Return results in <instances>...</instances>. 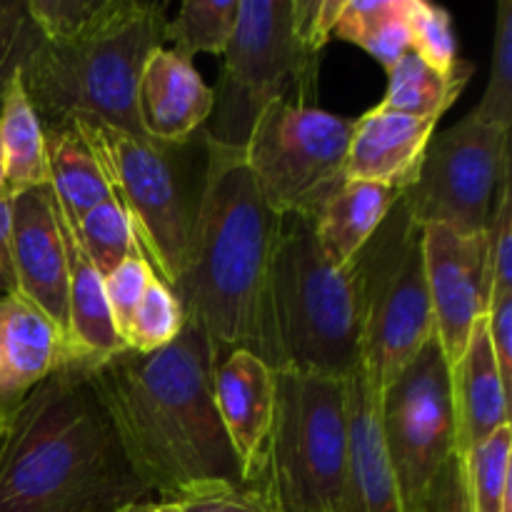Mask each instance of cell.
<instances>
[{"label": "cell", "instance_id": "e0dca14e", "mask_svg": "<svg viewBox=\"0 0 512 512\" xmlns=\"http://www.w3.org/2000/svg\"><path fill=\"white\" fill-rule=\"evenodd\" d=\"M135 105L145 138L185 143L208 123L213 113V88L205 85L193 60L160 45L145 60Z\"/></svg>", "mask_w": 512, "mask_h": 512}, {"label": "cell", "instance_id": "7402d4cb", "mask_svg": "<svg viewBox=\"0 0 512 512\" xmlns=\"http://www.w3.org/2000/svg\"><path fill=\"white\" fill-rule=\"evenodd\" d=\"M43 133L55 203L65 220L75 225L90 210L113 198V193L98 160L73 123L43 128Z\"/></svg>", "mask_w": 512, "mask_h": 512}, {"label": "cell", "instance_id": "8fae6325", "mask_svg": "<svg viewBox=\"0 0 512 512\" xmlns=\"http://www.w3.org/2000/svg\"><path fill=\"white\" fill-rule=\"evenodd\" d=\"M380 423L403 512H428L435 480L455 455L450 365L435 335L383 390Z\"/></svg>", "mask_w": 512, "mask_h": 512}, {"label": "cell", "instance_id": "83f0119b", "mask_svg": "<svg viewBox=\"0 0 512 512\" xmlns=\"http://www.w3.org/2000/svg\"><path fill=\"white\" fill-rule=\"evenodd\" d=\"M70 230L78 238L80 248L88 255L93 268L100 273V278L113 273L128 255L140 248L133 223L128 220L125 210L115 203V198L90 210L78 223L70 225Z\"/></svg>", "mask_w": 512, "mask_h": 512}, {"label": "cell", "instance_id": "74e56055", "mask_svg": "<svg viewBox=\"0 0 512 512\" xmlns=\"http://www.w3.org/2000/svg\"><path fill=\"white\" fill-rule=\"evenodd\" d=\"M428 512H473L470 510L468 490H465L463 460L460 455H453L440 470L438 480L430 493Z\"/></svg>", "mask_w": 512, "mask_h": 512}, {"label": "cell", "instance_id": "7a4b0ae2", "mask_svg": "<svg viewBox=\"0 0 512 512\" xmlns=\"http://www.w3.org/2000/svg\"><path fill=\"white\" fill-rule=\"evenodd\" d=\"M65 358L0 415V512H118L150 495L95 390Z\"/></svg>", "mask_w": 512, "mask_h": 512}, {"label": "cell", "instance_id": "836d02e7", "mask_svg": "<svg viewBox=\"0 0 512 512\" xmlns=\"http://www.w3.org/2000/svg\"><path fill=\"white\" fill-rule=\"evenodd\" d=\"M38 40L40 33L30 20L28 0H0V100Z\"/></svg>", "mask_w": 512, "mask_h": 512}, {"label": "cell", "instance_id": "e575fe53", "mask_svg": "<svg viewBox=\"0 0 512 512\" xmlns=\"http://www.w3.org/2000/svg\"><path fill=\"white\" fill-rule=\"evenodd\" d=\"M490 268H493V295L512 293V195H510V168L500 178L495 193L493 215L488 223Z\"/></svg>", "mask_w": 512, "mask_h": 512}, {"label": "cell", "instance_id": "8992f818", "mask_svg": "<svg viewBox=\"0 0 512 512\" xmlns=\"http://www.w3.org/2000/svg\"><path fill=\"white\" fill-rule=\"evenodd\" d=\"M133 223L155 275L173 288L188 265L205 185V133L158 143L93 120H70Z\"/></svg>", "mask_w": 512, "mask_h": 512}, {"label": "cell", "instance_id": "603a6c76", "mask_svg": "<svg viewBox=\"0 0 512 512\" xmlns=\"http://www.w3.org/2000/svg\"><path fill=\"white\" fill-rule=\"evenodd\" d=\"M0 138H3L8 193L50 183L43 123L30 103L20 70L13 75L0 100Z\"/></svg>", "mask_w": 512, "mask_h": 512}, {"label": "cell", "instance_id": "3957f363", "mask_svg": "<svg viewBox=\"0 0 512 512\" xmlns=\"http://www.w3.org/2000/svg\"><path fill=\"white\" fill-rule=\"evenodd\" d=\"M208 163L188 265L173 295L185 325L208 338L215 363L248 350L283 370L270 308V273L283 218L263 203L243 148L205 135Z\"/></svg>", "mask_w": 512, "mask_h": 512}, {"label": "cell", "instance_id": "6da1fadb", "mask_svg": "<svg viewBox=\"0 0 512 512\" xmlns=\"http://www.w3.org/2000/svg\"><path fill=\"white\" fill-rule=\"evenodd\" d=\"M90 378L150 493L183 503L210 490L243 488L215 405V355L198 328L185 325L153 353L125 348L98 360Z\"/></svg>", "mask_w": 512, "mask_h": 512}, {"label": "cell", "instance_id": "44dd1931", "mask_svg": "<svg viewBox=\"0 0 512 512\" xmlns=\"http://www.w3.org/2000/svg\"><path fill=\"white\" fill-rule=\"evenodd\" d=\"M400 195V190L388 185L345 180L313 220L315 240L325 258L345 268L378 233Z\"/></svg>", "mask_w": 512, "mask_h": 512}, {"label": "cell", "instance_id": "5bb4252c", "mask_svg": "<svg viewBox=\"0 0 512 512\" xmlns=\"http://www.w3.org/2000/svg\"><path fill=\"white\" fill-rule=\"evenodd\" d=\"M10 250L18 293L33 303L63 335L70 350L68 323V253L48 185L8 193Z\"/></svg>", "mask_w": 512, "mask_h": 512}, {"label": "cell", "instance_id": "30bf717a", "mask_svg": "<svg viewBox=\"0 0 512 512\" xmlns=\"http://www.w3.org/2000/svg\"><path fill=\"white\" fill-rule=\"evenodd\" d=\"M355 118L275 100L255 123L243 155L263 203L278 218L313 223L348 180Z\"/></svg>", "mask_w": 512, "mask_h": 512}, {"label": "cell", "instance_id": "484cf974", "mask_svg": "<svg viewBox=\"0 0 512 512\" xmlns=\"http://www.w3.org/2000/svg\"><path fill=\"white\" fill-rule=\"evenodd\" d=\"M512 428L505 425L485 438L463 460L465 490L473 512H512V470H510Z\"/></svg>", "mask_w": 512, "mask_h": 512}, {"label": "cell", "instance_id": "d590c367", "mask_svg": "<svg viewBox=\"0 0 512 512\" xmlns=\"http://www.w3.org/2000/svg\"><path fill=\"white\" fill-rule=\"evenodd\" d=\"M180 512H278L268 488H223L200 493L180 503Z\"/></svg>", "mask_w": 512, "mask_h": 512}, {"label": "cell", "instance_id": "5b68a950", "mask_svg": "<svg viewBox=\"0 0 512 512\" xmlns=\"http://www.w3.org/2000/svg\"><path fill=\"white\" fill-rule=\"evenodd\" d=\"M270 308L283 368L348 380L363 358L365 278L358 258L330 263L313 223L283 218L270 273Z\"/></svg>", "mask_w": 512, "mask_h": 512}, {"label": "cell", "instance_id": "277c9868", "mask_svg": "<svg viewBox=\"0 0 512 512\" xmlns=\"http://www.w3.org/2000/svg\"><path fill=\"white\" fill-rule=\"evenodd\" d=\"M165 25V3L125 0L113 18L80 38H40L20 75L43 128L93 120L145 138L138 83L145 60L165 43Z\"/></svg>", "mask_w": 512, "mask_h": 512}, {"label": "cell", "instance_id": "7c38bea8", "mask_svg": "<svg viewBox=\"0 0 512 512\" xmlns=\"http://www.w3.org/2000/svg\"><path fill=\"white\" fill-rule=\"evenodd\" d=\"M508 168L510 130L468 113L453 128L433 135L403 203L420 228L448 225L460 233H485Z\"/></svg>", "mask_w": 512, "mask_h": 512}, {"label": "cell", "instance_id": "2e32d148", "mask_svg": "<svg viewBox=\"0 0 512 512\" xmlns=\"http://www.w3.org/2000/svg\"><path fill=\"white\" fill-rule=\"evenodd\" d=\"M348 445L340 512H403L380 423V393L363 365L345 380Z\"/></svg>", "mask_w": 512, "mask_h": 512}, {"label": "cell", "instance_id": "9a60e30c", "mask_svg": "<svg viewBox=\"0 0 512 512\" xmlns=\"http://www.w3.org/2000/svg\"><path fill=\"white\" fill-rule=\"evenodd\" d=\"M215 405L240 463L243 483L268 488L275 370L248 350L225 355L215 363Z\"/></svg>", "mask_w": 512, "mask_h": 512}, {"label": "cell", "instance_id": "d6a6232c", "mask_svg": "<svg viewBox=\"0 0 512 512\" xmlns=\"http://www.w3.org/2000/svg\"><path fill=\"white\" fill-rule=\"evenodd\" d=\"M153 278L155 270L150 265V260L145 258L143 248L128 255L113 273L103 278L105 300H108L110 315H113L115 330L120 333V338H125V333H128V325L133 320L135 308L143 300L145 290H148Z\"/></svg>", "mask_w": 512, "mask_h": 512}, {"label": "cell", "instance_id": "ab89813d", "mask_svg": "<svg viewBox=\"0 0 512 512\" xmlns=\"http://www.w3.org/2000/svg\"><path fill=\"white\" fill-rule=\"evenodd\" d=\"M118 512H180V503H170V500H140V503H130Z\"/></svg>", "mask_w": 512, "mask_h": 512}, {"label": "cell", "instance_id": "9c48e42d", "mask_svg": "<svg viewBox=\"0 0 512 512\" xmlns=\"http://www.w3.org/2000/svg\"><path fill=\"white\" fill-rule=\"evenodd\" d=\"M355 258L365 278L360 365L383 395L435 335L425 283L423 228L410 218L403 195Z\"/></svg>", "mask_w": 512, "mask_h": 512}, {"label": "cell", "instance_id": "4fadbf2b", "mask_svg": "<svg viewBox=\"0 0 512 512\" xmlns=\"http://www.w3.org/2000/svg\"><path fill=\"white\" fill-rule=\"evenodd\" d=\"M423 265L435 338L448 365H453L468 345L470 330L488 315L493 303L488 233L425 225Z\"/></svg>", "mask_w": 512, "mask_h": 512}, {"label": "cell", "instance_id": "cb8c5ba5", "mask_svg": "<svg viewBox=\"0 0 512 512\" xmlns=\"http://www.w3.org/2000/svg\"><path fill=\"white\" fill-rule=\"evenodd\" d=\"M408 0H343L333 38L360 45L385 70L410 50Z\"/></svg>", "mask_w": 512, "mask_h": 512}, {"label": "cell", "instance_id": "f1b7e54d", "mask_svg": "<svg viewBox=\"0 0 512 512\" xmlns=\"http://www.w3.org/2000/svg\"><path fill=\"white\" fill-rule=\"evenodd\" d=\"M408 28L410 50L423 63L438 70L445 78H455L470 65H465L458 55V38L453 30V18L445 8L425 0H408Z\"/></svg>", "mask_w": 512, "mask_h": 512}, {"label": "cell", "instance_id": "60d3db41", "mask_svg": "<svg viewBox=\"0 0 512 512\" xmlns=\"http://www.w3.org/2000/svg\"><path fill=\"white\" fill-rule=\"evenodd\" d=\"M5 153H3V138H0V193H5Z\"/></svg>", "mask_w": 512, "mask_h": 512}, {"label": "cell", "instance_id": "f35d334b", "mask_svg": "<svg viewBox=\"0 0 512 512\" xmlns=\"http://www.w3.org/2000/svg\"><path fill=\"white\" fill-rule=\"evenodd\" d=\"M18 293L13 268V250H10V200L8 190L0 193V298Z\"/></svg>", "mask_w": 512, "mask_h": 512}, {"label": "cell", "instance_id": "d6986e66", "mask_svg": "<svg viewBox=\"0 0 512 512\" xmlns=\"http://www.w3.org/2000/svg\"><path fill=\"white\" fill-rule=\"evenodd\" d=\"M70 350L55 325L20 293L0 298V415L38 388Z\"/></svg>", "mask_w": 512, "mask_h": 512}, {"label": "cell", "instance_id": "4dcf8cb0", "mask_svg": "<svg viewBox=\"0 0 512 512\" xmlns=\"http://www.w3.org/2000/svg\"><path fill=\"white\" fill-rule=\"evenodd\" d=\"M125 0H28L30 20L48 43H68L113 18Z\"/></svg>", "mask_w": 512, "mask_h": 512}, {"label": "cell", "instance_id": "8d00e7d4", "mask_svg": "<svg viewBox=\"0 0 512 512\" xmlns=\"http://www.w3.org/2000/svg\"><path fill=\"white\" fill-rule=\"evenodd\" d=\"M490 335V348H493L495 365L503 378L505 390L512 398V293L493 295L488 315H485Z\"/></svg>", "mask_w": 512, "mask_h": 512}, {"label": "cell", "instance_id": "d4e9b609", "mask_svg": "<svg viewBox=\"0 0 512 512\" xmlns=\"http://www.w3.org/2000/svg\"><path fill=\"white\" fill-rule=\"evenodd\" d=\"M473 68L463 70L455 78H445L438 70L418 58L413 50L403 55L388 70V90L380 100V108L415 118H443L445 110L455 103L460 90L468 83Z\"/></svg>", "mask_w": 512, "mask_h": 512}, {"label": "cell", "instance_id": "f546056e", "mask_svg": "<svg viewBox=\"0 0 512 512\" xmlns=\"http://www.w3.org/2000/svg\"><path fill=\"white\" fill-rule=\"evenodd\" d=\"M183 328L185 318L180 303L175 300L173 290L155 275L130 320L128 333L123 338L125 348L135 353H153L173 343Z\"/></svg>", "mask_w": 512, "mask_h": 512}, {"label": "cell", "instance_id": "ffe728a7", "mask_svg": "<svg viewBox=\"0 0 512 512\" xmlns=\"http://www.w3.org/2000/svg\"><path fill=\"white\" fill-rule=\"evenodd\" d=\"M450 400L455 420V455H465L510 425V395L495 365L485 318L475 323L463 355L450 365Z\"/></svg>", "mask_w": 512, "mask_h": 512}, {"label": "cell", "instance_id": "1f68e13d", "mask_svg": "<svg viewBox=\"0 0 512 512\" xmlns=\"http://www.w3.org/2000/svg\"><path fill=\"white\" fill-rule=\"evenodd\" d=\"M473 115L503 130L512 128V0L498 3L490 80Z\"/></svg>", "mask_w": 512, "mask_h": 512}, {"label": "cell", "instance_id": "ac0fdd59", "mask_svg": "<svg viewBox=\"0 0 512 512\" xmlns=\"http://www.w3.org/2000/svg\"><path fill=\"white\" fill-rule=\"evenodd\" d=\"M438 118H415L373 108L355 118L345 175L348 180L405 190L418 180Z\"/></svg>", "mask_w": 512, "mask_h": 512}, {"label": "cell", "instance_id": "ba28073f", "mask_svg": "<svg viewBox=\"0 0 512 512\" xmlns=\"http://www.w3.org/2000/svg\"><path fill=\"white\" fill-rule=\"evenodd\" d=\"M345 445V380L275 370L268 490L278 512H340Z\"/></svg>", "mask_w": 512, "mask_h": 512}, {"label": "cell", "instance_id": "52a82bcc", "mask_svg": "<svg viewBox=\"0 0 512 512\" xmlns=\"http://www.w3.org/2000/svg\"><path fill=\"white\" fill-rule=\"evenodd\" d=\"M320 50L295 20L293 0H240L238 25L213 88V113L203 133L245 148L255 123L275 100L310 108Z\"/></svg>", "mask_w": 512, "mask_h": 512}, {"label": "cell", "instance_id": "4316f807", "mask_svg": "<svg viewBox=\"0 0 512 512\" xmlns=\"http://www.w3.org/2000/svg\"><path fill=\"white\" fill-rule=\"evenodd\" d=\"M238 5L240 0H185L165 25V40L188 60L198 53L223 55L238 25Z\"/></svg>", "mask_w": 512, "mask_h": 512}]
</instances>
